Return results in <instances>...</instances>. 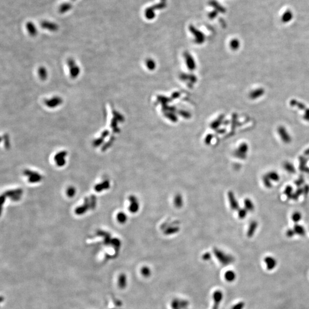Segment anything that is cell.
<instances>
[{
  "label": "cell",
  "mask_w": 309,
  "mask_h": 309,
  "mask_svg": "<svg viewBox=\"0 0 309 309\" xmlns=\"http://www.w3.org/2000/svg\"><path fill=\"white\" fill-rule=\"evenodd\" d=\"M299 162H300V164H299V170L301 171H303L304 172V170L305 169L306 167V163H307V160L306 159L305 157H302V156H300L299 157Z\"/></svg>",
  "instance_id": "obj_15"
},
{
  "label": "cell",
  "mask_w": 309,
  "mask_h": 309,
  "mask_svg": "<svg viewBox=\"0 0 309 309\" xmlns=\"http://www.w3.org/2000/svg\"><path fill=\"white\" fill-rule=\"evenodd\" d=\"M266 175L268 176V178L271 181L277 182L280 180V176L278 173L276 171H270L266 174Z\"/></svg>",
  "instance_id": "obj_11"
},
{
  "label": "cell",
  "mask_w": 309,
  "mask_h": 309,
  "mask_svg": "<svg viewBox=\"0 0 309 309\" xmlns=\"http://www.w3.org/2000/svg\"><path fill=\"white\" fill-rule=\"evenodd\" d=\"M245 304L243 302H240L233 306L231 309H243L245 307Z\"/></svg>",
  "instance_id": "obj_25"
},
{
  "label": "cell",
  "mask_w": 309,
  "mask_h": 309,
  "mask_svg": "<svg viewBox=\"0 0 309 309\" xmlns=\"http://www.w3.org/2000/svg\"><path fill=\"white\" fill-rule=\"evenodd\" d=\"M229 198L230 204H231V207L232 209H238V208H239V204H238V203L237 202L236 198H235V197L234 196V193H233L229 192Z\"/></svg>",
  "instance_id": "obj_7"
},
{
  "label": "cell",
  "mask_w": 309,
  "mask_h": 309,
  "mask_svg": "<svg viewBox=\"0 0 309 309\" xmlns=\"http://www.w3.org/2000/svg\"><path fill=\"white\" fill-rule=\"evenodd\" d=\"M292 17H293V15H292V12L290 10H287L282 15V21L284 23H289L291 20H292Z\"/></svg>",
  "instance_id": "obj_9"
},
{
  "label": "cell",
  "mask_w": 309,
  "mask_h": 309,
  "mask_svg": "<svg viewBox=\"0 0 309 309\" xmlns=\"http://www.w3.org/2000/svg\"><path fill=\"white\" fill-rule=\"evenodd\" d=\"M284 193L287 197V199H291L292 193H293V188H292V187L291 186H290V185L286 186L285 189V191H284Z\"/></svg>",
  "instance_id": "obj_18"
},
{
  "label": "cell",
  "mask_w": 309,
  "mask_h": 309,
  "mask_svg": "<svg viewBox=\"0 0 309 309\" xmlns=\"http://www.w3.org/2000/svg\"><path fill=\"white\" fill-rule=\"evenodd\" d=\"M302 219V214L299 211H296L291 215V219L295 223H298Z\"/></svg>",
  "instance_id": "obj_16"
},
{
  "label": "cell",
  "mask_w": 309,
  "mask_h": 309,
  "mask_svg": "<svg viewBox=\"0 0 309 309\" xmlns=\"http://www.w3.org/2000/svg\"><path fill=\"white\" fill-rule=\"evenodd\" d=\"M75 193V190L73 188H70L68 190V195L70 196H73Z\"/></svg>",
  "instance_id": "obj_28"
},
{
  "label": "cell",
  "mask_w": 309,
  "mask_h": 309,
  "mask_svg": "<svg viewBox=\"0 0 309 309\" xmlns=\"http://www.w3.org/2000/svg\"><path fill=\"white\" fill-rule=\"evenodd\" d=\"M263 182L264 183L265 186L267 188H270L273 187V184L271 183V180L270 179L267 175H264L263 177Z\"/></svg>",
  "instance_id": "obj_19"
},
{
  "label": "cell",
  "mask_w": 309,
  "mask_h": 309,
  "mask_svg": "<svg viewBox=\"0 0 309 309\" xmlns=\"http://www.w3.org/2000/svg\"><path fill=\"white\" fill-rule=\"evenodd\" d=\"M264 93H265V90L263 88H258L253 90L250 93V97L253 100H255L260 97L262 96Z\"/></svg>",
  "instance_id": "obj_6"
},
{
  "label": "cell",
  "mask_w": 309,
  "mask_h": 309,
  "mask_svg": "<svg viewBox=\"0 0 309 309\" xmlns=\"http://www.w3.org/2000/svg\"><path fill=\"white\" fill-rule=\"evenodd\" d=\"M258 222L256 221H255V220H253V221H252L250 223L249 225V229H248L247 233V236L249 238L253 237V235H254V234L255 233L256 229L258 228Z\"/></svg>",
  "instance_id": "obj_5"
},
{
  "label": "cell",
  "mask_w": 309,
  "mask_h": 309,
  "mask_svg": "<svg viewBox=\"0 0 309 309\" xmlns=\"http://www.w3.org/2000/svg\"><path fill=\"white\" fill-rule=\"evenodd\" d=\"M224 277H225L226 281H227L228 282H231L236 278V274L233 271L229 270V271H227L226 272L225 275H224Z\"/></svg>",
  "instance_id": "obj_12"
},
{
  "label": "cell",
  "mask_w": 309,
  "mask_h": 309,
  "mask_svg": "<svg viewBox=\"0 0 309 309\" xmlns=\"http://www.w3.org/2000/svg\"><path fill=\"white\" fill-rule=\"evenodd\" d=\"M309 193V186L306 184L303 187V194L304 196H307Z\"/></svg>",
  "instance_id": "obj_26"
},
{
  "label": "cell",
  "mask_w": 309,
  "mask_h": 309,
  "mask_svg": "<svg viewBox=\"0 0 309 309\" xmlns=\"http://www.w3.org/2000/svg\"><path fill=\"white\" fill-rule=\"evenodd\" d=\"M303 194V188H298L294 193H292L291 199L294 200H297L299 196Z\"/></svg>",
  "instance_id": "obj_17"
},
{
  "label": "cell",
  "mask_w": 309,
  "mask_h": 309,
  "mask_svg": "<svg viewBox=\"0 0 309 309\" xmlns=\"http://www.w3.org/2000/svg\"><path fill=\"white\" fill-rule=\"evenodd\" d=\"M264 261L266 263L267 269L268 270L274 269L277 265L276 260L272 256H266L264 259Z\"/></svg>",
  "instance_id": "obj_3"
},
{
  "label": "cell",
  "mask_w": 309,
  "mask_h": 309,
  "mask_svg": "<svg viewBox=\"0 0 309 309\" xmlns=\"http://www.w3.org/2000/svg\"><path fill=\"white\" fill-rule=\"evenodd\" d=\"M294 230L295 231L296 234L298 235L299 236H303L306 234V230L303 227V226H301L298 224H296L294 226Z\"/></svg>",
  "instance_id": "obj_8"
},
{
  "label": "cell",
  "mask_w": 309,
  "mask_h": 309,
  "mask_svg": "<svg viewBox=\"0 0 309 309\" xmlns=\"http://www.w3.org/2000/svg\"><path fill=\"white\" fill-rule=\"evenodd\" d=\"M119 281H121V282H119L120 287L122 288L124 287L125 285H126V276L124 275L120 276Z\"/></svg>",
  "instance_id": "obj_23"
},
{
  "label": "cell",
  "mask_w": 309,
  "mask_h": 309,
  "mask_svg": "<svg viewBox=\"0 0 309 309\" xmlns=\"http://www.w3.org/2000/svg\"><path fill=\"white\" fill-rule=\"evenodd\" d=\"M305 155H309V148L307 149V150L305 151Z\"/></svg>",
  "instance_id": "obj_32"
},
{
  "label": "cell",
  "mask_w": 309,
  "mask_h": 309,
  "mask_svg": "<svg viewBox=\"0 0 309 309\" xmlns=\"http://www.w3.org/2000/svg\"><path fill=\"white\" fill-rule=\"evenodd\" d=\"M303 118L305 119V120H306V121H309V115H307V114H305L303 116Z\"/></svg>",
  "instance_id": "obj_30"
},
{
  "label": "cell",
  "mask_w": 309,
  "mask_h": 309,
  "mask_svg": "<svg viewBox=\"0 0 309 309\" xmlns=\"http://www.w3.org/2000/svg\"><path fill=\"white\" fill-rule=\"evenodd\" d=\"M296 234L295 233V231L294 229H288L286 232V236H287L288 238H292L293 236H294V235Z\"/></svg>",
  "instance_id": "obj_24"
},
{
  "label": "cell",
  "mask_w": 309,
  "mask_h": 309,
  "mask_svg": "<svg viewBox=\"0 0 309 309\" xmlns=\"http://www.w3.org/2000/svg\"><path fill=\"white\" fill-rule=\"evenodd\" d=\"M240 43L239 41L238 40H233L231 42V47L232 48V49H234V50H236L239 48V47Z\"/></svg>",
  "instance_id": "obj_20"
},
{
  "label": "cell",
  "mask_w": 309,
  "mask_h": 309,
  "mask_svg": "<svg viewBox=\"0 0 309 309\" xmlns=\"http://www.w3.org/2000/svg\"><path fill=\"white\" fill-rule=\"evenodd\" d=\"M290 105L292 106H296V107H297L299 110H303V111H305V114L309 115V108H307L302 103L299 102L298 101H296V100L292 99V100L290 101Z\"/></svg>",
  "instance_id": "obj_4"
},
{
  "label": "cell",
  "mask_w": 309,
  "mask_h": 309,
  "mask_svg": "<svg viewBox=\"0 0 309 309\" xmlns=\"http://www.w3.org/2000/svg\"><path fill=\"white\" fill-rule=\"evenodd\" d=\"M304 182H305L304 178L303 177V176H300L299 178L295 181V184L297 187H300L302 185Z\"/></svg>",
  "instance_id": "obj_22"
},
{
  "label": "cell",
  "mask_w": 309,
  "mask_h": 309,
  "mask_svg": "<svg viewBox=\"0 0 309 309\" xmlns=\"http://www.w3.org/2000/svg\"><path fill=\"white\" fill-rule=\"evenodd\" d=\"M142 273L143 276H147L150 274V270L148 269V267H143L142 270Z\"/></svg>",
  "instance_id": "obj_27"
},
{
  "label": "cell",
  "mask_w": 309,
  "mask_h": 309,
  "mask_svg": "<svg viewBox=\"0 0 309 309\" xmlns=\"http://www.w3.org/2000/svg\"><path fill=\"white\" fill-rule=\"evenodd\" d=\"M222 298H223V294L222 291H220L219 290H217L214 292L213 294L214 305L212 309H218L220 304L222 302Z\"/></svg>",
  "instance_id": "obj_2"
},
{
  "label": "cell",
  "mask_w": 309,
  "mask_h": 309,
  "mask_svg": "<svg viewBox=\"0 0 309 309\" xmlns=\"http://www.w3.org/2000/svg\"><path fill=\"white\" fill-rule=\"evenodd\" d=\"M248 151H249V146H248V145L246 143H245L241 144V145L240 146L238 150H236L237 152L242 153V154H243V155H246V153L248 152Z\"/></svg>",
  "instance_id": "obj_14"
},
{
  "label": "cell",
  "mask_w": 309,
  "mask_h": 309,
  "mask_svg": "<svg viewBox=\"0 0 309 309\" xmlns=\"http://www.w3.org/2000/svg\"><path fill=\"white\" fill-rule=\"evenodd\" d=\"M283 168L284 169L287 171L288 173H296V168L294 166L292 165V164L288 162H286L283 164Z\"/></svg>",
  "instance_id": "obj_13"
},
{
  "label": "cell",
  "mask_w": 309,
  "mask_h": 309,
  "mask_svg": "<svg viewBox=\"0 0 309 309\" xmlns=\"http://www.w3.org/2000/svg\"><path fill=\"white\" fill-rule=\"evenodd\" d=\"M118 219H119V220H120V221H121V222H122L123 220L124 221V220H125V217H124V218H123V215L119 214V216H118Z\"/></svg>",
  "instance_id": "obj_29"
},
{
  "label": "cell",
  "mask_w": 309,
  "mask_h": 309,
  "mask_svg": "<svg viewBox=\"0 0 309 309\" xmlns=\"http://www.w3.org/2000/svg\"><path fill=\"white\" fill-rule=\"evenodd\" d=\"M278 132L279 136L281 137V139L284 143H290L291 142V137L290 136L289 133L286 131V128L283 126H279L278 128Z\"/></svg>",
  "instance_id": "obj_1"
},
{
  "label": "cell",
  "mask_w": 309,
  "mask_h": 309,
  "mask_svg": "<svg viewBox=\"0 0 309 309\" xmlns=\"http://www.w3.org/2000/svg\"><path fill=\"white\" fill-rule=\"evenodd\" d=\"M245 207L248 211H253L255 209V206L251 200L249 198H246L244 201Z\"/></svg>",
  "instance_id": "obj_10"
},
{
  "label": "cell",
  "mask_w": 309,
  "mask_h": 309,
  "mask_svg": "<svg viewBox=\"0 0 309 309\" xmlns=\"http://www.w3.org/2000/svg\"><path fill=\"white\" fill-rule=\"evenodd\" d=\"M247 211H248L245 208L240 209L239 210V212H238V216L239 217V218L240 219L245 218L247 214Z\"/></svg>",
  "instance_id": "obj_21"
},
{
  "label": "cell",
  "mask_w": 309,
  "mask_h": 309,
  "mask_svg": "<svg viewBox=\"0 0 309 309\" xmlns=\"http://www.w3.org/2000/svg\"><path fill=\"white\" fill-rule=\"evenodd\" d=\"M304 172L305 173H309V167H306L305 168V169L304 170Z\"/></svg>",
  "instance_id": "obj_31"
}]
</instances>
